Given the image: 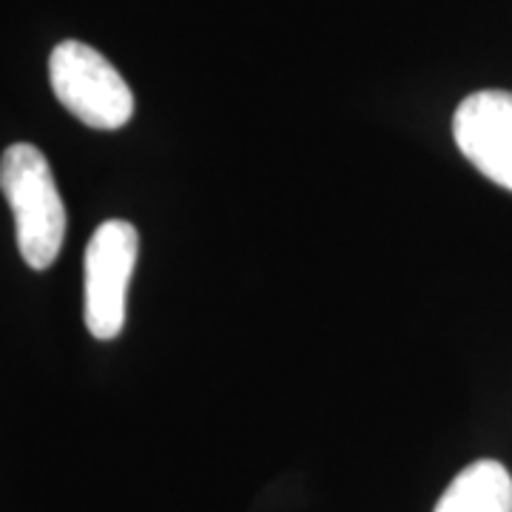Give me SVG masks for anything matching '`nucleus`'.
<instances>
[{"label": "nucleus", "instance_id": "f257e3e1", "mask_svg": "<svg viewBox=\"0 0 512 512\" xmlns=\"http://www.w3.org/2000/svg\"><path fill=\"white\" fill-rule=\"evenodd\" d=\"M0 191L15 217L23 262L35 271H46L55 265L66 239V205L46 154L29 143L6 148L0 160Z\"/></svg>", "mask_w": 512, "mask_h": 512}, {"label": "nucleus", "instance_id": "f03ea898", "mask_svg": "<svg viewBox=\"0 0 512 512\" xmlns=\"http://www.w3.org/2000/svg\"><path fill=\"white\" fill-rule=\"evenodd\" d=\"M49 77L60 106L83 126L117 131L134 114V94L123 74L97 49L80 40L57 43L49 57Z\"/></svg>", "mask_w": 512, "mask_h": 512}, {"label": "nucleus", "instance_id": "7ed1b4c3", "mask_svg": "<svg viewBox=\"0 0 512 512\" xmlns=\"http://www.w3.org/2000/svg\"><path fill=\"white\" fill-rule=\"evenodd\" d=\"M140 256V234L126 220L103 222L83 259V319L94 339H117L126 325V299Z\"/></svg>", "mask_w": 512, "mask_h": 512}, {"label": "nucleus", "instance_id": "20e7f679", "mask_svg": "<svg viewBox=\"0 0 512 512\" xmlns=\"http://www.w3.org/2000/svg\"><path fill=\"white\" fill-rule=\"evenodd\" d=\"M453 137L490 183L512 191V92L484 89L464 97L453 117Z\"/></svg>", "mask_w": 512, "mask_h": 512}, {"label": "nucleus", "instance_id": "39448f33", "mask_svg": "<svg viewBox=\"0 0 512 512\" xmlns=\"http://www.w3.org/2000/svg\"><path fill=\"white\" fill-rule=\"evenodd\" d=\"M433 512H512L510 470L493 458L464 467L441 493Z\"/></svg>", "mask_w": 512, "mask_h": 512}]
</instances>
